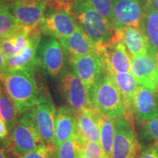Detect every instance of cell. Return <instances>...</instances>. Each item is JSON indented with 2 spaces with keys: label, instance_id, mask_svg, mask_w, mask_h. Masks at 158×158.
<instances>
[{
  "label": "cell",
  "instance_id": "obj_35",
  "mask_svg": "<svg viewBox=\"0 0 158 158\" xmlns=\"http://www.w3.org/2000/svg\"><path fill=\"white\" fill-rule=\"evenodd\" d=\"M153 55H154V57H155V59L156 62H157V64L158 66V51H155V52L153 54Z\"/></svg>",
  "mask_w": 158,
  "mask_h": 158
},
{
  "label": "cell",
  "instance_id": "obj_36",
  "mask_svg": "<svg viewBox=\"0 0 158 158\" xmlns=\"http://www.w3.org/2000/svg\"><path fill=\"white\" fill-rule=\"evenodd\" d=\"M152 2L153 5H155V8L158 10V0H152Z\"/></svg>",
  "mask_w": 158,
  "mask_h": 158
},
{
  "label": "cell",
  "instance_id": "obj_21",
  "mask_svg": "<svg viewBox=\"0 0 158 158\" xmlns=\"http://www.w3.org/2000/svg\"><path fill=\"white\" fill-rule=\"evenodd\" d=\"M110 75L123 99L126 114L134 116V103L140 84L130 73H114Z\"/></svg>",
  "mask_w": 158,
  "mask_h": 158
},
{
  "label": "cell",
  "instance_id": "obj_41",
  "mask_svg": "<svg viewBox=\"0 0 158 158\" xmlns=\"http://www.w3.org/2000/svg\"><path fill=\"white\" fill-rule=\"evenodd\" d=\"M79 158H81V157H79Z\"/></svg>",
  "mask_w": 158,
  "mask_h": 158
},
{
  "label": "cell",
  "instance_id": "obj_9",
  "mask_svg": "<svg viewBox=\"0 0 158 158\" xmlns=\"http://www.w3.org/2000/svg\"><path fill=\"white\" fill-rule=\"evenodd\" d=\"M61 88L69 107L76 113L92 108L89 91L73 70L63 73Z\"/></svg>",
  "mask_w": 158,
  "mask_h": 158
},
{
  "label": "cell",
  "instance_id": "obj_32",
  "mask_svg": "<svg viewBox=\"0 0 158 158\" xmlns=\"http://www.w3.org/2000/svg\"><path fill=\"white\" fill-rule=\"evenodd\" d=\"M1 47L4 54V56H13L18 54L16 48L13 44L9 37H4L1 39Z\"/></svg>",
  "mask_w": 158,
  "mask_h": 158
},
{
  "label": "cell",
  "instance_id": "obj_4",
  "mask_svg": "<svg viewBox=\"0 0 158 158\" xmlns=\"http://www.w3.org/2000/svg\"><path fill=\"white\" fill-rule=\"evenodd\" d=\"M92 108L111 118L126 114L123 99L113 77L106 70L99 81L89 89Z\"/></svg>",
  "mask_w": 158,
  "mask_h": 158
},
{
  "label": "cell",
  "instance_id": "obj_12",
  "mask_svg": "<svg viewBox=\"0 0 158 158\" xmlns=\"http://www.w3.org/2000/svg\"><path fill=\"white\" fill-rule=\"evenodd\" d=\"M49 0H10L8 10L22 26L38 27L48 7Z\"/></svg>",
  "mask_w": 158,
  "mask_h": 158
},
{
  "label": "cell",
  "instance_id": "obj_14",
  "mask_svg": "<svg viewBox=\"0 0 158 158\" xmlns=\"http://www.w3.org/2000/svg\"><path fill=\"white\" fill-rule=\"evenodd\" d=\"M131 57V73L138 84L155 91L158 87V66L152 53Z\"/></svg>",
  "mask_w": 158,
  "mask_h": 158
},
{
  "label": "cell",
  "instance_id": "obj_6",
  "mask_svg": "<svg viewBox=\"0 0 158 158\" xmlns=\"http://www.w3.org/2000/svg\"><path fill=\"white\" fill-rule=\"evenodd\" d=\"M46 144L54 147L56 110L51 98L45 94L38 95L36 102L24 112Z\"/></svg>",
  "mask_w": 158,
  "mask_h": 158
},
{
  "label": "cell",
  "instance_id": "obj_40",
  "mask_svg": "<svg viewBox=\"0 0 158 158\" xmlns=\"http://www.w3.org/2000/svg\"><path fill=\"white\" fill-rule=\"evenodd\" d=\"M0 95H1V91H0Z\"/></svg>",
  "mask_w": 158,
  "mask_h": 158
},
{
  "label": "cell",
  "instance_id": "obj_7",
  "mask_svg": "<svg viewBox=\"0 0 158 158\" xmlns=\"http://www.w3.org/2000/svg\"><path fill=\"white\" fill-rule=\"evenodd\" d=\"M10 142V149L15 155L29 152L46 144L24 113L12 126Z\"/></svg>",
  "mask_w": 158,
  "mask_h": 158
},
{
  "label": "cell",
  "instance_id": "obj_28",
  "mask_svg": "<svg viewBox=\"0 0 158 158\" xmlns=\"http://www.w3.org/2000/svg\"><path fill=\"white\" fill-rule=\"evenodd\" d=\"M81 158H107L100 143L93 141L86 142L80 150Z\"/></svg>",
  "mask_w": 158,
  "mask_h": 158
},
{
  "label": "cell",
  "instance_id": "obj_39",
  "mask_svg": "<svg viewBox=\"0 0 158 158\" xmlns=\"http://www.w3.org/2000/svg\"><path fill=\"white\" fill-rule=\"evenodd\" d=\"M65 1H69V2H73V0H65Z\"/></svg>",
  "mask_w": 158,
  "mask_h": 158
},
{
  "label": "cell",
  "instance_id": "obj_26",
  "mask_svg": "<svg viewBox=\"0 0 158 158\" xmlns=\"http://www.w3.org/2000/svg\"><path fill=\"white\" fill-rule=\"evenodd\" d=\"M80 147L73 135L63 142L60 145L55 147L54 158H79Z\"/></svg>",
  "mask_w": 158,
  "mask_h": 158
},
{
  "label": "cell",
  "instance_id": "obj_25",
  "mask_svg": "<svg viewBox=\"0 0 158 158\" xmlns=\"http://www.w3.org/2000/svg\"><path fill=\"white\" fill-rule=\"evenodd\" d=\"M20 26L21 24L8 8H0V39L10 36Z\"/></svg>",
  "mask_w": 158,
  "mask_h": 158
},
{
  "label": "cell",
  "instance_id": "obj_34",
  "mask_svg": "<svg viewBox=\"0 0 158 158\" xmlns=\"http://www.w3.org/2000/svg\"><path fill=\"white\" fill-rule=\"evenodd\" d=\"M10 0H0V8L7 7L8 8V4Z\"/></svg>",
  "mask_w": 158,
  "mask_h": 158
},
{
  "label": "cell",
  "instance_id": "obj_33",
  "mask_svg": "<svg viewBox=\"0 0 158 158\" xmlns=\"http://www.w3.org/2000/svg\"><path fill=\"white\" fill-rule=\"evenodd\" d=\"M6 71V62L4 54L1 47V39H0V78H2L4 73Z\"/></svg>",
  "mask_w": 158,
  "mask_h": 158
},
{
  "label": "cell",
  "instance_id": "obj_24",
  "mask_svg": "<svg viewBox=\"0 0 158 158\" xmlns=\"http://www.w3.org/2000/svg\"><path fill=\"white\" fill-rule=\"evenodd\" d=\"M19 111L12 99L5 93L0 95V118H2L9 128L16 122Z\"/></svg>",
  "mask_w": 158,
  "mask_h": 158
},
{
  "label": "cell",
  "instance_id": "obj_27",
  "mask_svg": "<svg viewBox=\"0 0 158 158\" xmlns=\"http://www.w3.org/2000/svg\"><path fill=\"white\" fill-rule=\"evenodd\" d=\"M92 8L111 23L113 0H84ZM112 24V23H111Z\"/></svg>",
  "mask_w": 158,
  "mask_h": 158
},
{
  "label": "cell",
  "instance_id": "obj_13",
  "mask_svg": "<svg viewBox=\"0 0 158 158\" xmlns=\"http://www.w3.org/2000/svg\"><path fill=\"white\" fill-rule=\"evenodd\" d=\"M106 70L110 74L114 73L131 72V57L120 39L116 40L99 52Z\"/></svg>",
  "mask_w": 158,
  "mask_h": 158
},
{
  "label": "cell",
  "instance_id": "obj_1",
  "mask_svg": "<svg viewBox=\"0 0 158 158\" xmlns=\"http://www.w3.org/2000/svg\"><path fill=\"white\" fill-rule=\"evenodd\" d=\"M71 10L77 23L81 27L88 38L98 51V54L116 40L119 34L113 25L84 0H73Z\"/></svg>",
  "mask_w": 158,
  "mask_h": 158
},
{
  "label": "cell",
  "instance_id": "obj_38",
  "mask_svg": "<svg viewBox=\"0 0 158 158\" xmlns=\"http://www.w3.org/2000/svg\"><path fill=\"white\" fill-rule=\"evenodd\" d=\"M155 92H156V93H157V94L158 95V87L157 88V89L155 90Z\"/></svg>",
  "mask_w": 158,
  "mask_h": 158
},
{
  "label": "cell",
  "instance_id": "obj_5",
  "mask_svg": "<svg viewBox=\"0 0 158 158\" xmlns=\"http://www.w3.org/2000/svg\"><path fill=\"white\" fill-rule=\"evenodd\" d=\"M134 116L125 115L115 118L111 158H137L142 147L135 130Z\"/></svg>",
  "mask_w": 158,
  "mask_h": 158
},
{
  "label": "cell",
  "instance_id": "obj_29",
  "mask_svg": "<svg viewBox=\"0 0 158 158\" xmlns=\"http://www.w3.org/2000/svg\"><path fill=\"white\" fill-rule=\"evenodd\" d=\"M55 147L43 144L37 149L23 154L16 155L17 158H54Z\"/></svg>",
  "mask_w": 158,
  "mask_h": 158
},
{
  "label": "cell",
  "instance_id": "obj_20",
  "mask_svg": "<svg viewBox=\"0 0 158 158\" xmlns=\"http://www.w3.org/2000/svg\"><path fill=\"white\" fill-rule=\"evenodd\" d=\"M76 112L70 107H60L56 110L54 130V147L74 135Z\"/></svg>",
  "mask_w": 158,
  "mask_h": 158
},
{
  "label": "cell",
  "instance_id": "obj_10",
  "mask_svg": "<svg viewBox=\"0 0 158 158\" xmlns=\"http://www.w3.org/2000/svg\"><path fill=\"white\" fill-rule=\"evenodd\" d=\"M147 0H113L111 23L116 31L139 27Z\"/></svg>",
  "mask_w": 158,
  "mask_h": 158
},
{
  "label": "cell",
  "instance_id": "obj_15",
  "mask_svg": "<svg viewBox=\"0 0 158 158\" xmlns=\"http://www.w3.org/2000/svg\"><path fill=\"white\" fill-rule=\"evenodd\" d=\"M74 136L80 150L82 146L87 141L100 143V128L96 111L92 108H86L76 113Z\"/></svg>",
  "mask_w": 158,
  "mask_h": 158
},
{
  "label": "cell",
  "instance_id": "obj_37",
  "mask_svg": "<svg viewBox=\"0 0 158 158\" xmlns=\"http://www.w3.org/2000/svg\"><path fill=\"white\" fill-rule=\"evenodd\" d=\"M0 158H6L3 149H1V148H0Z\"/></svg>",
  "mask_w": 158,
  "mask_h": 158
},
{
  "label": "cell",
  "instance_id": "obj_8",
  "mask_svg": "<svg viewBox=\"0 0 158 158\" xmlns=\"http://www.w3.org/2000/svg\"><path fill=\"white\" fill-rule=\"evenodd\" d=\"M64 52L56 37L47 36L41 38L37 52V66L41 67L49 76H59L64 64Z\"/></svg>",
  "mask_w": 158,
  "mask_h": 158
},
{
  "label": "cell",
  "instance_id": "obj_18",
  "mask_svg": "<svg viewBox=\"0 0 158 158\" xmlns=\"http://www.w3.org/2000/svg\"><path fill=\"white\" fill-rule=\"evenodd\" d=\"M68 57L98 53V49L88 38L80 25L69 37L58 39Z\"/></svg>",
  "mask_w": 158,
  "mask_h": 158
},
{
  "label": "cell",
  "instance_id": "obj_30",
  "mask_svg": "<svg viewBox=\"0 0 158 158\" xmlns=\"http://www.w3.org/2000/svg\"><path fill=\"white\" fill-rule=\"evenodd\" d=\"M149 135L158 143V116L152 119L141 122Z\"/></svg>",
  "mask_w": 158,
  "mask_h": 158
},
{
  "label": "cell",
  "instance_id": "obj_3",
  "mask_svg": "<svg viewBox=\"0 0 158 158\" xmlns=\"http://www.w3.org/2000/svg\"><path fill=\"white\" fill-rule=\"evenodd\" d=\"M71 2L65 0H49L45 14L38 25L40 31L57 39L70 36L77 27V21L71 10Z\"/></svg>",
  "mask_w": 158,
  "mask_h": 158
},
{
  "label": "cell",
  "instance_id": "obj_17",
  "mask_svg": "<svg viewBox=\"0 0 158 158\" xmlns=\"http://www.w3.org/2000/svg\"><path fill=\"white\" fill-rule=\"evenodd\" d=\"M40 31H38L27 48L13 56H5L6 70H28L34 72L37 66V52L40 41Z\"/></svg>",
  "mask_w": 158,
  "mask_h": 158
},
{
  "label": "cell",
  "instance_id": "obj_11",
  "mask_svg": "<svg viewBox=\"0 0 158 158\" xmlns=\"http://www.w3.org/2000/svg\"><path fill=\"white\" fill-rule=\"evenodd\" d=\"M71 68L89 91L99 81L106 71L101 56L98 53L69 57Z\"/></svg>",
  "mask_w": 158,
  "mask_h": 158
},
{
  "label": "cell",
  "instance_id": "obj_22",
  "mask_svg": "<svg viewBox=\"0 0 158 158\" xmlns=\"http://www.w3.org/2000/svg\"><path fill=\"white\" fill-rule=\"evenodd\" d=\"M139 27L147 37L151 53L153 54L158 51V10L152 0H147Z\"/></svg>",
  "mask_w": 158,
  "mask_h": 158
},
{
  "label": "cell",
  "instance_id": "obj_2",
  "mask_svg": "<svg viewBox=\"0 0 158 158\" xmlns=\"http://www.w3.org/2000/svg\"><path fill=\"white\" fill-rule=\"evenodd\" d=\"M2 80L5 92L12 99L19 114H23L38 98V89L33 72L6 70Z\"/></svg>",
  "mask_w": 158,
  "mask_h": 158
},
{
  "label": "cell",
  "instance_id": "obj_23",
  "mask_svg": "<svg viewBox=\"0 0 158 158\" xmlns=\"http://www.w3.org/2000/svg\"><path fill=\"white\" fill-rule=\"evenodd\" d=\"M96 114L100 128V146L106 157L111 158L115 131V118L105 116L97 111Z\"/></svg>",
  "mask_w": 158,
  "mask_h": 158
},
{
  "label": "cell",
  "instance_id": "obj_19",
  "mask_svg": "<svg viewBox=\"0 0 158 158\" xmlns=\"http://www.w3.org/2000/svg\"><path fill=\"white\" fill-rule=\"evenodd\" d=\"M117 31L130 56H139L151 53L147 37L140 27L130 26Z\"/></svg>",
  "mask_w": 158,
  "mask_h": 158
},
{
  "label": "cell",
  "instance_id": "obj_16",
  "mask_svg": "<svg viewBox=\"0 0 158 158\" xmlns=\"http://www.w3.org/2000/svg\"><path fill=\"white\" fill-rule=\"evenodd\" d=\"M134 116L143 122L158 116V95L155 91L140 85L134 103Z\"/></svg>",
  "mask_w": 158,
  "mask_h": 158
},
{
  "label": "cell",
  "instance_id": "obj_31",
  "mask_svg": "<svg viewBox=\"0 0 158 158\" xmlns=\"http://www.w3.org/2000/svg\"><path fill=\"white\" fill-rule=\"evenodd\" d=\"M137 158H158V143L154 142L142 148Z\"/></svg>",
  "mask_w": 158,
  "mask_h": 158
}]
</instances>
